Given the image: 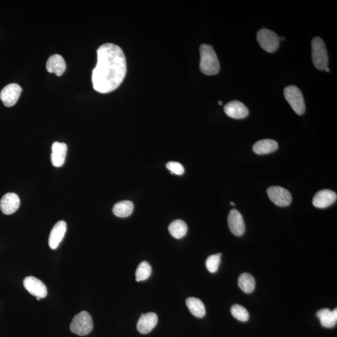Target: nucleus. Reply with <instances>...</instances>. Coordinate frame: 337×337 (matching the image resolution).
Instances as JSON below:
<instances>
[{"instance_id":"nucleus-15","label":"nucleus","mask_w":337,"mask_h":337,"mask_svg":"<svg viewBox=\"0 0 337 337\" xmlns=\"http://www.w3.org/2000/svg\"><path fill=\"white\" fill-rule=\"evenodd\" d=\"M157 322L158 318L155 313L142 314L137 322V329L140 333L148 334L156 327Z\"/></svg>"},{"instance_id":"nucleus-2","label":"nucleus","mask_w":337,"mask_h":337,"mask_svg":"<svg viewBox=\"0 0 337 337\" xmlns=\"http://www.w3.org/2000/svg\"><path fill=\"white\" fill-rule=\"evenodd\" d=\"M200 69L204 75H217L220 70V63L212 46L206 44L200 46Z\"/></svg>"},{"instance_id":"nucleus-9","label":"nucleus","mask_w":337,"mask_h":337,"mask_svg":"<svg viewBox=\"0 0 337 337\" xmlns=\"http://www.w3.org/2000/svg\"><path fill=\"white\" fill-rule=\"evenodd\" d=\"M23 285L26 290L32 296L41 299L46 297L47 294L46 286L40 280L35 277L25 278Z\"/></svg>"},{"instance_id":"nucleus-24","label":"nucleus","mask_w":337,"mask_h":337,"mask_svg":"<svg viewBox=\"0 0 337 337\" xmlns=\"http://www.w3.org/2000/svg\"><path fill=\"white\" fill-rule=\"evenodd\" d=\"M152 272V268L150 263L144 261L139 264L136 272V281H144L147 280L150 277Z\"/></svg>"},{"instance_id":"nucleus-18","label":"nucleus","mask_w":337,"mask_h":337,"mask_svg":"<svg viewBox=\"0 0 337 337\" xmlns=\"http://www.w3.org/2000/svg\"><path fill=\"white\" fill-rule=\"evenodd\" d=\"M317 316L323 327L331 328L335 327L337 322V310L333 311L328 308H323L317 311Z\"/></svg>"},{"instance_id":"nucleus-21","label":"nucleus","mask_w":337,"mask_h":337,"mask_svg":"<svg viewBox=\"0 0 337 337\" xmlns=\"http://www.w3.org/2000/svg\"><path fill=\"white\" fill-rule=\"evenodd\" d=\"M134 205L129 201H123L117 202L114 205L112 212L119 218H127L133 213Z\"/></svg>"},{"instance_id":"nucleus-8","label":"nucleus","mask_w":337,"mask_h":337,"mask_svg":"<svg viewBox=\"0 0 337 337\" xmlns=\"http://www.w3.org/2000/svg\"><path fill=\"white\" fill-rule=\"evenodd\" d=\"M22 89L18 84L12 83L6 86L0 93V99L7 107L15 105L20 97Z\"/></svg>"},{"instance_id":"nucleus-16","label":"nucleus","mask_w":337,"mask_h":337,"mask_svg":"<svg viewBox=\"0 0 337 337\" xmlns=\"http://www.w3.org/2000/svg\"><path fill=\"white\" fill-rule=\"evenodd\" d=\"M67 148L65 143L55 142L52 145V153L51 156L52 164L60 167L65 161Z\"/></svg>"},{"instance_id":"nucleus-5","label":"nucleus","mask_w":337,"mask_h":337,"mask_svg":"<svg viewBox=\"0 0 337 337\" xmlns=\"http://www.w3.org/2000/svg\"><path fill=\"white\" fill-rule=\"evenodd\" d=\"M283 94L286 101H288L298 115H302L305 111V104L303 100V94L300 89L296 86H286L283 91Z\"/></svg>"},{"instance_id":"nucleus-12","label":"nucleus","mask_w":337,"mask_h":337,"mask_svg":"<svg viewBox=\"0 0 337 337\" xmlns=\"http://www.w3.org/2000/svg\"><path fill=\"white\" fill-rule=\"evenodd\" d=\"M224 112L233 119H243L248 116V108L238 101H232L224 107Z\"/></svg>"},{"instance_id":"nucleus-11","label":"nucleus","mask_w":337,"mask_h":337,"mask_svg":"<svg viewBox=\"0 0 337 337\" xmlns=\"http://www.w3.org/2000/svg\"><path fill=\"white\" fill-rule=\"evenodd\" d=\"M336 199V194L333 191L328 189L322 190L314 197L313 205L320 209H324L335 203Z\"/></svg>"},{"instance_id":"nucleus-13","label":"nucleus","mask_w":337,"mask_h":337,"mask_svg":"<svg viewBox=\"0 0 337 337\" xmlns=\"http://www.w3.org/2000/svg\"><path fill=\"white\" fill-rule=\"evenodd\" d=\"M228 224L230 231L236 236H241L245 232V223L243 215L237 210H230L228 216Z\"/></svg>"},{"instance_id":"nucleus-4","label":"nucleus","mask_w":337,"mask_h":337,"mask_svg":"<svg viewBox=\"0 0 337 337\" xmlns=\"http://www.w3.org/2000/svg\"><path fill=\"white\" fill-rule=\"evenodd\" d=\"M93 328V322L90 314L86 311H81L74 317L71 324L70 330L73 333L80 336L88 335Z\"/></svg>"},{"instance_id":"nucleus-23","label":"nucleus","mask_w":337,"mask_h":337,"mask_svg":"<svg viewBox=\"0 0 337 337\" xmlns=\"http://www.w3.org/2000/svg\"><path fill=\"white\" fill-rule=\"evenodd\" d=\"M238 285L240 288L246 294H251L254 291L255 281L251 274L244 273L238 277Z\"/></svg>"},{"instance_id":"nucleus-1","label":"nucleus","mask_w":337,"mask_h":337,"mask_svg":"<svg viewBox=\"0 0 337 337\" xmlns=\"http://www.w3.org/2000/svg\"><path fill=\"white\" fill-rule=\"evenodd\" d=\"M98 62L92 74V85L100 93L114 91L123 83L127 71L125 54L112 43L101 45L97 51Z\"/></svg>"},{"instance_id":"nucleus-19","label":"nucleus","mask_w":337,"mask_h":337,"mask_svg":"<svg viewBox=\"0 0 337 337\" xmlns=\"http://www.w3.org/2000/svg\"><path fill=\"white\" fill-rule=\"evenodd\" d=\"M279 147L278 143L273 139H266L258 140L253 146V151L255 154L263 155L273 153L276 151Z\"/></svg>"},{"instance_id":"nucleus-6","label":"nucleus","mask_w":337,"mask_h":337,"mask_svg":"<svg viewBox=\"0 0 337 337\" xmlns=\"http://www.w3.org/2000/svg\"><path fill=\"white\" fill-rule=\"evenodd\" d=\"M257 39L262 49L268 53H274L279 49L280 39L276 33L272 31L262 28L258 31Z\"/></svg>"},{"instance_id":"nucleus-3","label":"nucleus","mask_w":337,"mask_h":337,"mask_svg":"<svg viewBox=\"0 0 337 337\" xmlns=\"http://www.w3.org/2000/svg\"><path fill=\"white\" fill-rule=\"evenodd\" d=\"M311 57L315 67L319 70H325L328 67V56L324 41L322 38H314L311 41Z\"/></svg>"},{"instance_id":"nucleus-22","label":"nucleus","mask_w":337,"mask_h":337,"mask_svg":"<svg viewBox=\"0 0 337 337\" xmlns=\"http://www.w3.org/2000/svg\"><path fill=\"white\" fill-rule=\"evenodd\" d=\"M168 229L173 237L179 239L186 235L187 226L184 221L178 219L172 222L168 226Z\"/></svg>"},{"instance_id":"nucleus-10","label":"nucleus","mask_w":337,"mask_h":337,"mask_svg":"<svg viewBox=\"0 0 337 337\" xmlns=\"http://www.w3.org/2000/svg\"><path fill=\"white\" fill-rule=\"evenodd\" d=\"M20 200L15 193H7L2 197L0 201V208L3 213L6 215H10L15 213L18 209Z\"/></svg>"},{"instance_id":"nucleus-25","label":"nucleus","mask_w":337,"mask_h":337,"mask_svg":"<svg viewBox=\"0 0 337 337\" xmlns=\"http://www.w3.org/2000/svg\"><path fill=\"white\" fill-rule=\"evenodd\" d=\"M231 314L236 319L241 322H246L249 319V314L246 308L240 305L235 304L231 308Z\"/></svg>"},{"instance_id":"nucleus-7","label":"nucleus","mask_w":337,"mask_h":337,"mask_svg":"<svg viewBox=\"0 0 337 337\" xmlns=\"http://www.w3.org/2000/svg\"><path fill=\"white\" fill-rule=\"evenodd\" d=\"M269 198L279 207L289 206L292 202L291 194L288 190L279 186H272L267 190Z\"/></svg>"},{"instance_id":"nucleus-14","label":"nucleus","mask_w":337,"mask_h":337,"mask_svg":"<svg viewBox=\"0 0 337 337\" xmlns=\"http://www.w3.org/2000/svg\"><path fill=\"white\" fill-rule=\"evenodd\" d=\"M66 223L64 221H59L55 225L50 232L49 237V244L51 249L58 248L66 234Z\"/></svg>"},{"instance_id":"nucleus-20","label":"nucleus","mask_w":337,"mask_h":337,"mask_svg":"<svg viewBox=\"0 0 337 337\" xmlns=\"http://www.w3.org/2000/svg\"><path fill=\"white\" fill-rule=\"evenodd\" d=\"M185 304L194 316L202 318L206 315V308L200 299L195 297L187 298Z\"/></svg>"},{"instance_id":"nucleus-30","label":"nucleus","mask_w":337,"mask_h":337,"mask_svg":"<svg viewBox=\"0 0 337 337\" xmlns=\"http://www.w3.org/2000/svg\"><path fill=\"white\" fill-rule=\"evenodd\" d=\"M230 205H232V206H235V204L234 203V202H230Z\"/></svg>"},{"instance_id":"nucleus-17","label":"nucleus","mask_w":337,"mask_h":337,"mask_svg":"<svg viewBox=\"0 0 337 337\" xmlns=\"http://www.w3.org/2000/svg\"><path fill=\"white\" fill-rule=\"evenodd\" d=\"M66 65L63 56L60 55L51 56L47 61L46 69L50 73H55L58 77H61L65 71Z\"/></svg>"},{"instance_id":"nucleus-27","label":"nucleus","mask_w":337,"mask_h":337,"mask_svg":"<svg viewBox=\"0 0 337 337\" xmlns=\"http://www.w3.org/2000/svg\"><path fill=\"white\" fill-rule=\"evenodd\" d=\"M166 167L171 171V174L182 175L184 173V167L178 162H168L167 163Z\"/></svg>"},{"instance_id":"nucleus-29","label":"nucleus","mask_w":337,"mask_h":337,"mask_svg":"<svg viewBox=\"0 0 337 337\" xmlns=\"http://www.w3.org/2000/svg\"><path fill=\"white\" fill-rule=\"evenodd\" d=\"M218 104H219V105H221V106L223 105V102H222L221 101H219V102H218Z\"/></svg>"},{"instance_id":"nucleus-28","label":"nucleus","mask_w":337,"mask_h":337,"mask_svg":"<svg viewBox=\"0 0 337 337\" xmlns=\"http://www.w3.org/2000/svg\"><path fill=\"white\" fill-rule=\"evenodd\" d=\"M325 71H327V72H330V69L328 68V67H326V68L325 69Z\"/></svg>"},{"instance_id":"nucleus-26","label":"nucleus","mask_w":337,"mask_h":337,"mask_svg":"<svg viewBox=\"0 0 337 337\" xmlns=\"http://www.w3.org/2000/svg\"><path fill=\"white\" fill-rule=\"evenodd\" d=\"M222 254H214L210 255L207 258L206 262V268L211 273H215L218 271L219 265L221 263V257Z\"/></svg>"}]
</instances>
